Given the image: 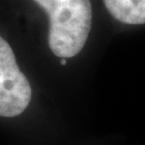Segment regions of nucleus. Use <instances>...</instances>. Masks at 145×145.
Masks as SVG:
<instances>
[{
    "label": "nucleus",
    "instance_id": "obj_1",
    "mask_svg": "<svg viewBox=\"0 0 145 145\" xmlns=\"http://www.w3.org/2000/svg\"><path fill=\"white\" fill-rule=\"evenodd\" d=\"M50 21L48 45L59 58L75 57L84 50L93 23L91 0H35Z\"/></svg>",
    "mask_w": 145,
    "mask_h": 145
},
{
    "label": "nucleus",
    "instance_id": "obj_3",
    "mask_svg": "<svg viewBox=\"0 0 145 145\" xmlns=\"http://www.w3.org/2000/svg\"><path fill=\"white\" fill-rule=\"evenodd\" d=\"M111 17L128 27L145 26V0H102Z\"/></svg>",
    "mask_w": 145,
    "mask_h": 145
},
{
    "label": "nucleus",
    "instance_id": "obj_4",
    "mask_svg": "<svg viewBox=\"0 0 145 145\" xmlns=\"http://www.w3.org/2000/svg\"><path fill=\"white\" fill-rule=\"evenodd\" d=\"M66 60H67V59H65V58H61V65L62 66H65V65H66Z\"/></svg>",
    "mask_w": 145,
    "mask_h": 145
},
{
    "label": "nucleus",
    "instance_id": "obj_2",
    "mask_svg": "<svg viewBox=\"0 0 145 145\" xmlns=\"http://www.w3.org/2000/svg\"><path fill=\"white\" fill-rule=\"evenodd\" d=\"M30 100V84L18 67L12 47L0 36V116L22 114Z\"/></svg>",
    "mask_w": 145,
    "mask_h": 145
}]
</instances>
